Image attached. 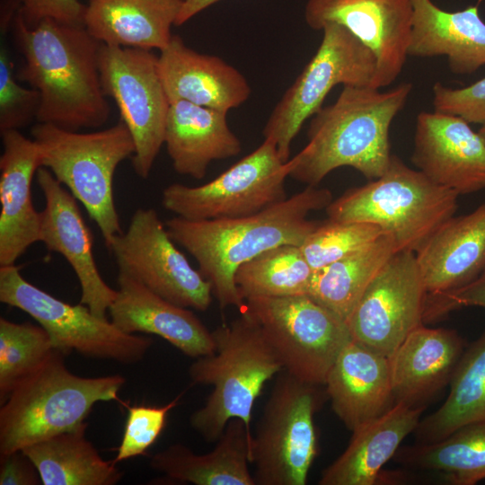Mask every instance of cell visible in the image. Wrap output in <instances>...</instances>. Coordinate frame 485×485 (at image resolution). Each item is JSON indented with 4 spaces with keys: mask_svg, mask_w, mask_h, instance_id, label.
<instances>
[{
    "mask_svg": "<svg viewBox=\"0 0 485 485\" xmlns=\"http://www.w3.org/2000/svg\"><path fill=\"white\" fill-rule=\"evenodd\" d=\"M427 291L412 251H397L366 287L346 321L351 338L391 356L424 324Z\"/></svg>",
    "mask_w": 485,
    "mask_h": 485,
    "instance_id": "cell-15",
    "label": "cell"
},
{
    "mask_svg": "<svg viewBox=\"0 0 485 485\" xmlns=\"http://www.w3.org/2000/svg\"><path fill=\"white\" fill-rule=\"evenodd\" d=\"M392 460L409 469L438 472L451 485H475L485 479V421L435 443L400 446Z\"/></svg>",
    "mask_w": 485,
    "mask_h": 485,
    "instance_id": "cell-33",
    "label": "cell"
},
{
    "mask_svg": "<svg viewBox=\"0 0 485 485\" xmlns=\"http://www.w3.org/2000/svg\"><path fill=\"white\" fill-rule=\"evenodd\" d=\"M323 386L334 413L350 432L394 405L389 357L353 339L339 354Z\"/></svg>",
    "mask_w": 485,
    "mask_h": 485,
    "instance_id": "cell-22",
    "label": "cell"
},
{
    "mask_svg": "<svg viewBox=\"0 0 485 485\" xmlns=\"http://www.w3.org/2000/svg\"><path fill=\"white\" fill-rule=\"evenodd\" d=\"M64 357L55 350L1 403L0 454L73 429L97 402L119 400L124 376H79L66 366Z\"/></svg>",
    "mask_w": 485,
    "mask_h": 485,
    "instance_id": "cell-5",
    "label": "cell"
},
{
    "mask_svg": "<svg viewBox=\"0 0 485 485\" xmlns=\"http://www.w3.org/2000/svg\"><path fill=\"white\" fill-rule=\"evenodd\" d=\"M433 93L436 111L459 116L470 124L485 123V76L458 89L436 83Z\"/></svg>",
    "mask_w": 485,
    "mask_h": 485,
    "instance_id": "cell-39",
    "label": "cell"
},
{
    "mask_svg": "<svg viewBox=\"0 0 485 485\" xmlns=\"http://www.w3.org/2000/svg\"><path fill=\"white\" fill-rule=\"evenodd\" d=\"M226 116L185 101L170 103L164 144L177 173L200 180L213 161L240 154L242 143Z\"/></svg>",
    "mask_w": 485,
    "mask_h": 485,
    "instance_id": "cell-27",
    "label": "cell"
},
{
    "mask_svg": "<svg viewBox=\"0 0 485 485\" xmlns=\"http://www.w3.org/2000/svg\"><path fill=\"white\" fill-rule=\"evenodd\" d=\"M304 20L316 31L340 24L365 43L377 58L372 87H386L401 73L412 30L411 0H307Z\"/></svg>",
    "mask_w": 485,
    "mask_h": 485,
    "instance_id": "cell-16",
    "label": "cell"
},
{
    "mask_svg": "<svg viewBox=\"0 0 485 485\" xmlns=\"http://www.w3.org/2000/svg\"><path fill=\"white\" fill-rule=\"evenodd\" d=\"M413 22L408 56H445L451 72L468 75L485 65V22L477 5L447 12L432 0H411Z\"/></svg>",
    "mask_w": 485,
    "mask_h": 485,
    "instance_id": "cell-25",
    "label": "cell"
},
{
    "mask_svg": "<svg viewBox=\"0 0 485 485\" xmlns=\"http://www.w3.org/2000/svg\"><path fill=\"white\" fill-rule=\"evenodd\" d=\"M42 484L38 469L22 451L0 454V485Z\"/></svg>",
    "mask_w": 485,
    "mask_h": 485,
    "instance_id": "cell-42",
    "label": "cell"
},
{
    "mask_svg": "<svg viewBox=\"0 0 485 485\" xmlns=\"http://www.w3.org/2000/svg\"><path fill=\"white\" fill-rule=\"evenodd\" d=\"M31 136L40 149L41 167L48 169L84 207L108 246L123 232L114 202V173L136 151L125 123L120 119L108 128L88 133L38 123Z\"/></svg>",
    "mask_w": 485,
    "mask_h": 485,
    "instance_id": "cell-7",
    "label": "cell"
},
{
    "mask_svg": "<svg viewBox=\"0 0 485 485\" xmlns=\"http://www.w3.org/2000/svg\"><path fill=\"white\" fill-rule=\"evenodd\" d=\"M48 332L31 322L0 318V401L55 351Z\"/></svg>",
    "mask_w": 485,
    "mask_h": 485,
    "instance_id": "cell-35",
    "label": "cell"
},
{
    "mask_svg": "<svg viewBox=\"0 0 485 485\" xmlns=\"http://www.w3.org/2000/svg\"><path fill=\"white\" fill-rule=\"evenodd\" d=\"M221 0H182L175 25L181 26L207 7Z\"/></svg>",
    "mask_w": 485,
    "mask_h": 485,
    "instance_id": "cell-43",
    "label": "cell"
},
{
    "mask_svg": "<svg viewBox=\"0 0 485 485\" xmlns=\"http://www.w3.org/2000/svg\"><path fill=\"white\" fill-rule=\"evenodd\" d=\"M117 295L109 308L110 321L129 334H154L184 355L197 358L215 351L210 331L189 308L172 304L119 273Z\"/></svg>",
    "mask_w": 485,
    "mask_h": 485,
    "instance_id": "cell-21",
    "label": "cell"
},
{
    "mask_svg": "<svg viewBox=\"0 0 485 485\" xmlns=\"http://www.w3.org/2000/svg\"><path fill=\"white\" fill-rule=\"evenodd\" d=\"M322 42L273 109L263 128L264 139L275 143L284 162L289 160L293 140L306 119L322 107L338 84L371 86L376 74L375 53L344 26L330 22Z\"/></svg>",
    "mask_w": 485,
    "mask_h": 485,
    "instance_id": "cell-9",
    "label": "cell"
},
{
    "mask_svg": "<svg viewBox=\"0 0 485 485\" xmlns=\"http://www.w3.org/2000/svg\"><path fill=\"white\" fill-rule=\"evenodd\" d=\"M0 266L13 265L40 240V212L33 206L31 182L41 167L37 143L19 130L1 133Z\"/></svg>",
    "mask_w": 485,
    "mask_h": 485,
    "instance_id": "cell-19",
    "label": "cell"
},
{
    "mask_svg": "<svg viewBox=\"0 0 485 485\" xmlns=\"http://www.w3.org/2000/svg\"><path fill=\"white\" fill-rule=\"evenodd\" d=\"M45 207L40 212V240L49 251L62 255L72 267L81 287L80 303L95 315L107 318L117 295L102 278L93 251V234L76 198L51 172L40 167L36 173Z\"/></svg>",
    "mask_w": 485,
    "mask_h": 485,
    "instance_id": "cell-17",
    "label": "cell"
},
{
    "mask_svg": "<svg viewBox=\"0 0 485 485\" xmlns=\"http://www.w3.org/2000/svg\"><path fill=\"white\" fill-rule=\"evenodd\" d=\"M313 273L300 246L283 244L242 264L234 273V282L244 301L294 296L308 294Z\"/></svg>",
    "mask_w": 485,
    "mask_h": 485,
    "instance_id": "cell-34",
    "label": "cell"
},
{
    "mask_svg": "<svg viewBox=\"0 0 485 485\" xmlns=\"http://www.w3.org/2000/svg\"><path fill=\"white\" fill-rule=\"evenodd\" d=\"M478 134L480 135V137L482 138V140L485 143V123L481 125V128L478 131Z\"/></svg>",
    "mask_w": 485,
    "mask_h": 485,
    "instance_id": "cell-44",
    "label": "cell"
},
{
    "mask_svg": "<svg viewBox=\"0 0 485 485\" xmlns=\"http://www.w3.org/2000/svg\"><path fill=\"white\" fill-rule=\"evenodd\" d=\"M384 234L374 224L329 219L319 224L300 248L312 269L316 270L357 252Z\"/></svg>",
    "mask_w": 485,
    "mask_h": 485,
    "instance_id": "cell-36",
    "label": "cell"
},
{
    "mask_svg": "<svg viewBox=\"0 0 485 485\" xmlns=\"http://www.w3.org/2000/svg\"><path fill=\"white\" fill-rule=\"evenodd\" d=\"M87 423L25 447L43 485H115L123 477L86 438Z\"/></svg>",
    "mask_w": 485,
    "mask_h": 485,
    "instance_id": "cell-30",
    "label": "cell"
},
{
    "mask_svg": "<svg viewBox=\"0 0 485 485\" xmlns=\"http://www.w3.org/2000/svg\"><path fill=\"white\" fill-rule=\"evenodd\" d=\"M181 397L179 394L161 407L127 405L124 433L113 461L118 463L144 454L162 433L169 411L178 404Z\"/></svg>",
    "mask_w": 485,
    "mask_h": 485,
    "instance_id": "cell-38",
    "label": "cell"
},
{
    "mask_svg": "<svg viewBox=\"0 0 485 485\" xmlns=\"http://www.w3.org/2000/svg\"><path fill=\"white\" fill-rule=\"evenodd\" d=\"M464 349L454 330L425 324L413 330L388 357L394 403L426 407L450 383Z\"/></svg>",
    "mask_w": 485,
    "mask_h": 485,
    "instance_id": "cell-23",
    "label": "cell"
},
{
    "mask_svg": "<svg viewBox=\"0 0 485 485\" xmlns=\"http://www.w3.org/2000/svg\"><path fill=\"white\" fill-rule=\"evenodd\" d=\"M158 69L170 103L185 101L227 113L251 95L249 83L235 67L195 51L178 35L160 51Z\"/></svg>",
    "mask_w": 485,
    "mask_h": 485,
    "instance_id": "cell-20",
    "label": "cell"
},
{
    "mask_svg": "<svg viewBox=\"0 0 485 485\" xmlns=\"http://www.w3.org/2000/svg\"><path fill=\"white\" fill-rule=\"evenodd\" d=\"M98 62L103 92L115 101L135 143L134 170L146 179L164 144L170 108L158 57L149 49L101 43Z\"/></svg>",
    "mask_w": 485,
    "mask_h": 485,
    "instance_id": "cell-13",
    "label": "cell"
},
{
    "mask_svg": "<svg viewBox=\"0 0 485 485\" xmlns=\"http://www.w3.org/2000/svg\"><path fill=\"white\" fill-rule=\"evenodd\" d=\"M153 208H137L125 232L107 246L119 272L177 305L206 311L212 302L210 283L176 247Z\"/></svg>",
    "mask_w": 485,
    "mask_h": 485,
    "instance_id": "cell-14",
    "label": "cell"
},
{
    "mask_svg": "<svg viewBox=\"0 0 485 485\" xmlns=\"http://www.w3.org/2000/svg\"><path fill=\"white\" fill-rule=\"evenodd\" d=\"M331 190L307 186L256 214L208 220L181 216L164 224L172 239L198 264V271L210 283L221 309L242 310L245 301L234 282V273L243 263L271 248L300 246L319 225L308 215L326 208L332 201Z\"/></svg>",
    "mask_w": 485,
    "mask_h": 485,
    "instance_id": "cell-1",
    "label": "cell"
},
{
    "mask_svg": "<svg viewBox=\"0 0 485 485\" xmlns=\"http://www.w3.org/2000/svg\"><path fill=\"white\" fill-rule=\"evenodd\" d=\"M458 197L392 154L382 176L348 190L325 209L331 220L374 224L392 238L398 251L416 253L454 216Z\"/></svg>",
    "mask_w": 485,
    "mask_h": 485,
    "instance_id": "cell-6",
    "label": "cell"
},
{
    "mask_svg": "<svg viewBox=\"0 0 485 485\" xmlns=\"http://www.w3.org/2000/svg\"><path fill=\"white\" fill-rule=\"evenodd\" d=\"M18 9L28 27H35L46 18L57 22L84 26L86 5L79 0H22Z\"/></svg>",
    "mask_w": 485,
    "mask_h": 485,
    "instance_id": "cell-41",
    "label": "cell"
},
{
    "mask_svg": "<svg viewBox=\"0 0 485 485\" xmlns=\"http://www.w3.org/2000/svg\"><path fill=\"white\" fill-rule=\"evenodd\" d=\"M251 431L240 419H232L209 453L197 454L173 444L154 454L152 469L171 481L195 485H255L249 469Z\"/></svg>",
    "mask_w": 485,
    "mask_h": 485,
    "instance_id": "cell-28",
    "label": "cell"
},
{
    "mask_svg": "<svg viewBox=\"0 0 485 485\" xmlns=\"http://www.w3.org/2000/svg\"><path fill=\"white\" fill-rule=\"evenodd\" d=\"M40 107L37 90L22 87L13 74V63L4 47L0 48V132L29 125Z\"/></svg>",
    "mask_w": 485,
    "mask_h": 485,
    "instance_id": "cell-37",
    "label": "cell"
},
{
    "mask_svg": "<svg viewBox=\"0 0 485 485\" xmlns=\"http://www.w3.org/2000/svg\"><path fill=\"white\" fill-rule=\"evenodd\" d=\"M485 308V270L471 283L448 293L427 295L424 324L435 322L462 307Z\"/></svg>",
    "mask_w": 485,
    "mask_h": 485,
    "instance_id": "cell-40",
    "label": "cell"
},
{
    "mask_svg": "<svg viewBox=\"0 0 485 485\" xmlns=\"http://www.w3.org/2000/svg\"><path fill=\"white\" fill-rule=\"evenodd\" d=\"M279 372L250 439L255 485H305L317 454L314 415L326 392Z\"/></svg>",
    "mask_w": 485,
    "mask_h": 485,
    "instance_id": "cell-8",
    "label": "cell"
},
{
    "mask_svg": "<svg viewBox=\"0 0 485 485\" xmlns=\"http://www.w3.org/2000/svg\"><path fill=\"white\" fill-rule=\"evenodd\" d=\"M445 401L419 420L416 444L444 439L458 428L485 421V331L463 351L450 380Z\"/></svg>",
    "mask_w": 485,
    "mask_h": 485,
    "instance_id": "cell-31",
    "label": "cell"
},
{
    "mask_svg": "<svg viewBox=\"0 0 485 485\" xmlns=\"http://www.w3.org/2000/svg\"><path fill=\"white\" fill-rule=\"evenodd\" d=\"M411 90L410 83L387 92L371 86H343L332 104L312 117L308 143L287 161L289 177L317 186L342 166L352 167L371 181L382 176L392 157L391 124Z\"/></svg>",
    "mask_w": 485,
    "mask_h": 485,
    "instance_id": "cell-3",
    "label": "cell"
},
{
    "mask_svg": "<svg viewBox=\"0 0 485 485\" xmlns=\"http://www.w3.org/2000/svg\"><path fill=\"white\" fill-rule=\"evenodd\" d=\"M289 166L274 142L262 144L212 181L199 186L168 185L163 207L190 220L235 218L260 212L286 199Z\"/></svg>",
    "mask_w": 485,
    "mask_h": 485,
    "instance_id": "cell-12",
    "label": "cell"
},
{
    "mask_svg": "<svg viewBox=\"0 0 485 485\" xmlns=\"http://www.w3.org/2000/svg\"><path fill=\"white\" fill-rule=\"evenodd\" d=\"M427 295L460 288L485 270V203L446 220L415 253Z\"/></svg>",
    "mask_w": 485,
    "mask_h": 485,
    "instance_id": "cell-24",
    "label": "cell"
},
{
    "mask_svg": "<svg viewBox=\"0 0 485 485\" xmlns=\"http://www.w3.org/2000/svg\"><path fill=\"white\" fill-rule=\"evenodd\" d=\"M398 251L384 234L341 260L313 270L308 295L345 322L371 281Z\"/></svg>",
    "mask_w": 485,
    "mask_h": 485,
    "instance_id": "cell-32",
    "label": "cell"
},
{
    "mask_svg": "<svg viewBox=\"0 0 485 485\" xmlns=\"http://www.w3.org/2000/svg\"><path fill=\"white\" fill-rule=\"evenodd\" d=\"M215 351L195 358L189 367L192 383L212 385L204 406L190 417L205 441L216 442L232 419L250 430L254 402L265 384L283 369L255 318L242 310L230 323L212 331Z\"/></svg>",
    "mask_w": 485,
    "mask_h": 485,
    "instance_id": "cell-4",
    "label": "cell"
},
{
    "mask_svg": "<svg viewBox=\"0 0 485 485\" xmlns=\"http://www.w3.org/2000/svg\"><path fill=\"white\" fill-rule=\"evenodd\" d=\"M14 32L25 60L16 77L40 93L39 123L70 131L106 124L110 108L99 70L101 43L85 26L46 18L31 28L17 11Z\"/></svg>",
    "mask_w": 485,
    "mask_h": 485,
    "instance_id": "cell-2",
    "label": "cell"
},
{
    "mask_svg": "<svg viewBox=\"0 0 485 485\" xmlns=\"http://www.w3.org/2000/svg\"><path fill=\"white\" fill-rule=\"evenodd\" d=\"M425 407L396 402L352 432L345 451L321 474L319 485H375L382 468L413 433Z\"/></svg>",
    "mask_w": 485,
    "mask_h": 485,
    "instance_id": "cell-26",
    "label": "cell"
},
{
    "mask_svg": "<svg viewBox=\"0 0 485 485\" xmlns=\"http://www.w3.org/2000/svg\"><path fill=\"white\" fill-rule=\"evenodd\" d=\"M182 0H88L84 26L101 43L144 49L167 47Z\"/></svg>",
    "mask_w": 485,
    "mask_h": 485,
    "instance_id": "cell-29",
    "label": "cell"
},
{
    "mask_svg": "<svg viewBox=\"0 0 485 485\" xmlns=\"http://www.w3.org/2000/svg\"><path fill=\"white\" fill-rule=\"evenodd\" d=\"M242 310L259 322L283 369L304 383L323 386L352 340L346 322L308 295L248 298Z\"/></svg>",
    "mask_w": 485,
    "mask_h": 485,
    "instance_id": "cell-11",
    "label": "cell"
},
{
    "mask_svg": "<svg viewBox=\"0 0 485 485\" xmlns=\"http://www.w3.org/2000/svg\"><path fill=\"white\" fill-rule=\"evenodd\" d=\"M0 301L33 318L49 335L54 348L65 356L84 357L122 364L141 361L154 343L150 338L119 330L86 305L67 304L27 281L20 267L0 266Z\"/></svg>",
    "mask_w": 485,
    "mask_h": 485,
    "instance_id": "cell-10",
    "label": "cell"
},
{
    "mask_svg": "<svg viewBox=\"0 0 485 485\" xmlns=\"http://www.w3.org/2000/svg\"><path fill=\"white\" fill-rule=\"evenodd\" d=\"M411 162L432 182L459 196L485 188V143L459 116L420 112Z\"/></svg>",
    "mask_w": 485,
    "mask_h": 485,
    "instance_id": "cell-18",
    "label": "cell"
}]
</instances>
